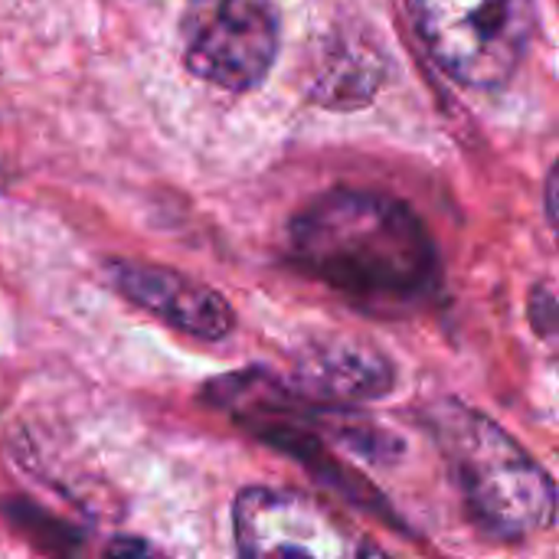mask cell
<instances>
[{
  "label": "cell",
  "mask_w": 559,
  "mask_h": 559,
  "mask_svg": "<svg viewBox=\"0 0 559 559\" xmlns=\"http://www.w3.org/2000/svg\"><path fill=\"white\" fill-rule=\"evenodd\" d=\"M544 203H547V219L550 226L559 233V160L554 164L550 177H547V193H544Z\"/></svg>",
  "instance_id": "9c48e42d"
},
{
  "label": "cell",
  "mask_w": 559,
  "mask_h": 559,
  "mask_svg": "<svg viewBox=\"0 0 559 559\" xmlns=\"http://www.w3.org/2000/svg\"><path fill=\"white\" fill-rule=\"evenodd\" d=\"M386 75L380 49L360 36H331L314 62L311 98L324 108H360L367 105Z\"/></svg>",
  "instance_id": "ba28073f"
},
{
  "label": "cell",
  "mask_w": 559,
  "mask_h": 559,
  "mask_svg": "<svg viewBox=\"0 0 559 559\" xmlns=\"http://www.w3.org/2000/svg\"><path fill=\"white\" fill-rule=\"evenodd\" d=\"M180 29L187 72L226 92L262 85L282 39L272 0H193Z\"/></svg>",
  "instance_id": "277c9868"
},
{
  "label": "cell",
  "mask_w": 559,
  "mask_h": 559,
  "mask_svg": "<svg viewBox=\"0 0 559 559\" xmlns=\"http://www.w3.org/2000/svg\"><path fill=\"white\" fill-rule=\"evenodd\" d=\"M105 272L115 292L124 295L134 308L154 314L157 321L193 341L216 344L229 337L236 328V314L229 301L190 275H180L164 265L128 262V259H111Z\"/></svg>",
  "instance_id": "8992f818"
},
{
  "label": "cell",
  "mask_w": 559,
  "mask_h": 559,
  "mask_svg": "<svg viewBox=\"0 0 559 559\" xmlns=\"http://www.w3.org/2000/svg\"><path fill=\"white\" fill-rule=\"evenodd\" d=\"M236 547L246 557H373L367 544L334 511L298 491L246 488L233 504Z\"/></svg>",
  "instance_id": "5b68a950"
},
{
  "label": "cell",
  "mask_w": 559,
  "mask_h": 559,
  "mask_svg": "<svg viewBox=\"0 0 559 559\" xmlns=\"http://www.w3.org/2000/svg\"><path fill=\"white\" fill-rule=\"evenodd\" d=\"M295 262L370 311L426 301L439 285V252L423 219L390 193L331 190L295 213Z\"/></svg>",
  "instance_id": "6da1fadb"
},
{
  "label": "cell",
  "mask_w": 559,
  "mask_h": 559,
  "mask_svg": "<svg viewBox=\"0 0 559 559\" xmlns=\"http://www.w3.org/2000/svg\"><path fill=\"white\" fill-rule=\"evenodd\" d=\"M406 7L436 66L481 92L514 79L537 26L534 0H406Z\"/></svg>",
  "instance_id": "3957f363"
},
{
  "label": "cell",
  "mask_w": 559,
  "mask_h": 559,
  "mask_svg": "<svg viewBox=\"0 0 559 559\" xmlns=\"http://www.w3.org/2000/svg\"><path fill=\"white\" fill-rule=\"evenodd\" d=\"M429 423L465 508L488 534L521 540L557 521L554 478L491 416L445 400Z\"/></svg>",
  "instance_id": "7a4b0ae2"
},
{
  "label": "cell",
  "mask_w": 559,
  "mask_h": 559,
  "mask_svg": "<svg viewBox=\"0 0 559 559\" xmlns=\"http://www.w3.org/2000/svg\"><path fill=\"white\" fill-rule=\"evenodd\" d=\"M147 550H151L147 544H131V540H115L108 547V554H115V557H121V554H147Z\"/></svg>",
  "instance_id": "30bf717a"
},
{
  "label": "cell",
  "mask_w": 559,
  "mask_h": 559,
  "mask_svg": "<svg viewBox=\"0 0 559 559\" xmlns=\"http://www.w3.org/2000/svg\"><path fill=\"white\" fill-rule=\"evenodd\" d=\"M295 380L298 390L324 403H370L396 386V370L370 344L321 341L301 354Z\"/></svg>",
  "instance_id": "52a82bcc"
}]
</instances>
